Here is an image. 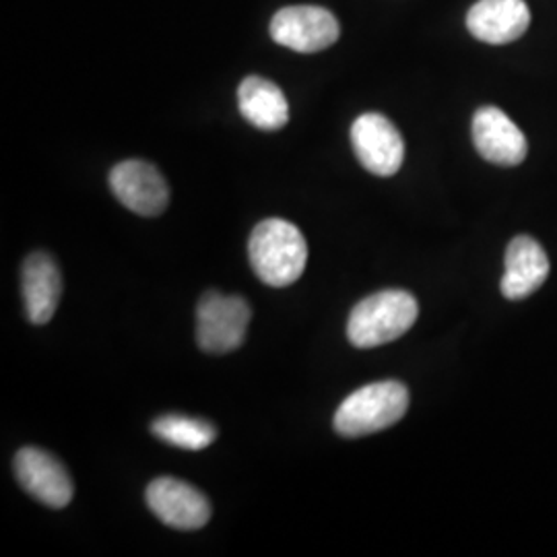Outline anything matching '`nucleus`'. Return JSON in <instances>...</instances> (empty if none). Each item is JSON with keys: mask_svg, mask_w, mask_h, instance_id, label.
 Returning <instances> with one entry per match:
<instances>
[{"mask_svg": "<svg viewBox=\"0 0 557 557\" xmlns=\"http://www.w3.org/2000/svg\"><path fill=\"white\" fill-rule=\"evenodd\" d=\"M15 478L21 487L50 508H64L73 499V479L59 458L41 448H21L15 457Z\"/></svg>", "mask_w": 557, "mask_h": 557, "instance_id": "1a4fd4ad", "label": "nucleus"}, {"mask_svg": "<svg viewBox=\"0 0 557 557\" xmlns=\"http://www.w3.org/2000/svg\"><path fill=\"white\" fill-rule=\"evenodd\" d=\"M338 34L337 17L329 9L312 4L285 7L271 21V38L301 54L326 50L338 40Z\"/></svg>", "mask_w": 557, "mask_h": 557, "instance_id": "39448f33", "label": "nucleus"}, {"mask_svg": "<svg viewBox=\"0 0 557 557\" xmlns=\"http://www.w3.org/2000/svg\"><path fill=\"white\" fill-rule=\"evenodd\" d=\"M239 114L260 131L273 133L289 122V103L273 81L246 77L238 87Z\"/></svg>", "mask_w": 557, "mask_h": 557, "instance_id": "4468645a", "label": "nucleus"}, {"mask_svg": "<svg viewBox=\"0 0 557 557\" xmlns=\"http://www.w3.org/2000/svg\"><path fill=\"white\" fill-rule=\"evenodd\" d=\"M529 23L531 13L524 0H479L467 15L473 38L494 46L522 38Z\"/></svg>", "mask_w": 557, "mask_h": 557, "instance_id": "f8f14e48", "label": "nucleus"}, {"mask_svg": "<svg viewBox=\"0 0 557 557\" xmlns=\"http://www.w3.org/2000/svg\"><path fill=\"white\" fill-rule=\"evenodd\" d=\"M351 145L359 163L374 176H395L405 161V140L397 126L376 112L361 114L351 124Z\"/></svg>", "mask_w": 557, "mask_h": 557, "instance_id": "423d86ee", "label": "nucleus"}, {"mask_svg": "<svg viewBox=\"0 0 557 557\" xmlns=\"http://www.w3.org/2000/svg\"><path fill=\"white\" fill-rule=\"evenodd\" d=\"M250 306L238 296L207 292L197 306V343L205 354H232L242 347L250 324Z\"/></svg>", "mask_w": 557, "mask_h": 557, "instance_id": "20e7f679", "label": "nucleus"}, {"mask_svg": "<svg viewBox=\"0 0 557 557\" xmlns=\"http://www.w3.org/2000/svg\"><path fill=\"white\" fill-rule=\"evenodd\" d=\"M114 197L140 218H158L170 202L168 182L160 170L147 161L128 160L110 172Z\"/></svg>", "mask_w": 557, "mask_h": 557, "instance_id": "6e6552de", "label": "nucleus"}, {"mask_svg": "<svg viewBox=\"0 0 557 557\" xmlns=\"http://www.w3.org/2000/svg\"><path fill=\"white\" fill-rule=\"evenodd\" d=\"M21 294L29 322H50L62 296V277L57 260L46 252L29 255L21 269Z\"/></svg>", "mask_w": 557, "mask_h": 557, "instance_id": "9b49d317", "label": "nucleus"}, {"mask_svg": "<svg viewBox=\"0 0 557 557\" xmlns=\"http://www.w3.org/2000/svg\"><path fill=\"white\" fill-rule=\"evenodd\" d=\"M473 143L483 160L515 168L527 158V137L499 108H479L473 116Z\"/></svg>", "mask_w": 557, "mask_h": 557, "instance_id": "9d476101", "label": "nucleus"}, {"mask_svg": "<svg viewBox=\"0 0 557 557\" xmlns=\"http://www.w3.org/2000/svg\"><path fill=\"white\" fill-rule=\"evenodd\" d=\"M418 299L403 289H386L361 299L347 320V337L358 349H374L403 337L418 320Z\"/></svg>", "mask_w": 557, "mask_h": 557, "instance_id": "f03ea898", "label": "nucleus"}, {"mask_svg": "<svg viewBox=\"0 0 557 557\" xmlns=\"http://www.w3.org/2000/svg\"><path fill=\"white\" fill-rule=\"evenodd\" d=\"M248 259L264 285L287 287L306 271L308 244L289 221L278 218L260 221L248 239Z\"/></svg>", "mask_w": 557, "mask_h": 557, "instance_id": "f257e3e1", "label": "nucleus"}, {"mask_svg": "<svg viewBox=\"0 0 557 557\" xmlns=\"http://www.w3.org/2000/svg\"><path fill=\"white\" fill-rule=\"evenodd\" d=\"M409 391L403 382H372L351 393L338 405L335 430L345 438H361L382 432L405 418Z\"/></svg>", "mask_w": 557, "mask_h": 557, "instance_id": "7ed1b4c3", "label": "nucleus"}, {"mask_svg": "<svg viewBox=\"0 0 557 557\" xmlns=\"http://www.w3.org/2000/svg\"><path fill=\"white\" fill-rule=\"evenodd\" d=\"M549 275V260L537 239L517 236L506 250L502 294L508 299L533 296Z\"/></svg>", "mask_w": 557, "mask_h": 557, "instance_id": "ddd939ff", "label": "nucleus"}, {"mask_svg": "<svg viewBox=\"0 0 557 557\" xmlns=\"http://www.w3.org/2000/svg\"><path fill=\"white\" fill-rule=\"evenodd\" d=\"M149 510L163 524L178 531H199L211 520V504L195 485L174 478H160L149 483L147 492Z\"/></svg>", "mask_w": 557, "mask_h": 557, "instance_id": "0eeeda50", "label": "nucleus"}, {"mask_svg": "<svg viewBox=\"0 0 557 557\" xmlns=\"http://www.w3.org/2000/svg\"><path fill=\"white\" fill-rule=\"evenodd\" d=\"M156 438L182 450H205L218 438V430L202 419L186 416H161L151 423Z\"/></svg>", "mask_w": 557, "mask_h": 557, "instance_id": "2eb2a0df", "label": "nucleus"}]
</instances>
